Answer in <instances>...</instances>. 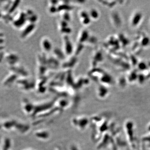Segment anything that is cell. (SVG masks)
<instances>
[{
	"instance_id": "1",
	"label": "cell",
	"mask_w": 150,
	"mask_h": 150,
	"mask_svg": "<svg viewBox=\"0 0 150 150\" xmlns=\"http://www.w3.org/2000/svg\"><path fill=\"white\" fill-rule=\"evenodd\" d=\"M11 144L10 139L7 137L3 138L1 141L0 150H11Z\"/></svg>"
},
{
	"instance_id": "2",
	"label": "cell",
	"mask_w": 150,
	"mask_h": 150,
	"mask_svg": "<svg viewBox=\"0 0 150 150\" xmlns=\"http://www.w3.org/2000/svg\"><path fill=\"white\" fill-rule=\"evenodd\" d=\"M41 46L43 50L46 51H51L52 48L51 41L48 39H44L43 40L41 43Z\"/></svg>"
},
{
	"instance_id": "3",
	"label": "cell",
	"mask_w": 150,
	"mask_h": 150,
	"mask_svg": "<svg viewBox=\"0 0 150 150\" xmlns=\"http://www.w3.org/2000/svg\"><path fill=\"white\" fill-rule=\"evenodd\" d=\"M88 14L90 18H91L93 19H97L99 17V13L96 9H91Z\"/></svg>"
}]
</instances>
